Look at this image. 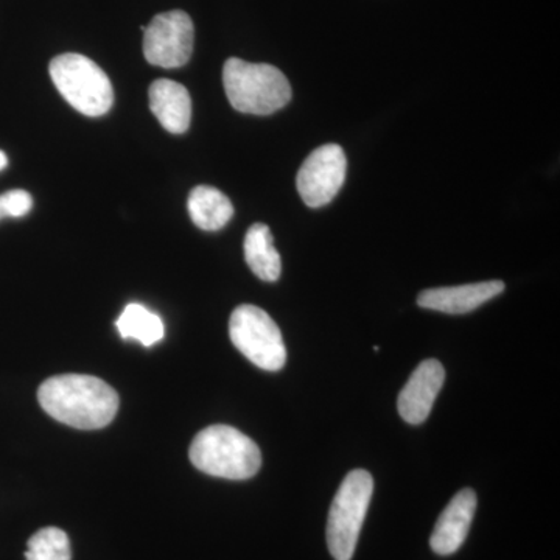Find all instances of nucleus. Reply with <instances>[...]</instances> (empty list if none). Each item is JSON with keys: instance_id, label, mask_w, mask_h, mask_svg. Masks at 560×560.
I'll return each mask as SVG.
<instances>
[{"instance_id": "nucleus-1", "label": "nucleus", "mask_w": 560, "mask_h": 560, "mask_svg": "<svg viewBox=\"0 0 560 560\" xmlns=\"http://www.w3.org/2000/svg\"><path fill=\"white\" fill-rule=\"evenodd\" d=\"M38 400L51 418L79 430L103 429L119 410V396L113 386L83 374L49 378L39 386Z\"/></svg>"}, {"instance_id": "nucleus-2", "label": "nucleus", "mask_w": 560, "mask_h": 560, "mask_svg": "<svg viewBox=\"0 0 560 560\" xmlns=\"http://www.w3.org/2000/svg\"><path fill=\"white\" fill-rule=\"evenodd\" d=\"M189 458L198 470L226 480H248L261 467L259 445L230 425H212L191 442Z\"/></svg>"}, {"instance_id": "nucleus-3", "label": "nucleus", "mask_w": 560, "mask_h": 560, "mask_svg": "<svg viewBox=\"0 0 560 560\" xmlns=\"http://www.w3.org/2000/svg\"><path fill=\"white\" fill-rule=\"evenodd\" d=\"M223 84L231 105L254 116H268L291 101L290 81L271 65L230 58L224 62Z\"/></svg>"}, {"instance_id": "nucleus-4", "label": "nucleus", "mask_w": 560, "mask_h": 560, "mask_svg": "<svg viewBox=\"0 0 560 560\" xmlns=\"http://www.w3.org/2000/svg\"><path fill=\"white\" fill-rule=\"evenodd\" d=\"M374 493L370 471L352 470L342 480L327 521V547L335 560H350Z\"/></svg>"}, {"instance_id": "nucleus-5", "label": "nucleus", "mask_w": 560, "mask_h": 560, "mask_svg": "<svg viewBox=\"0 0 560 560\" xmlns=\"http://www.w3.org/2000/svg\"><path fill=\"white\" fill-rule=\"evenodd\" d=\"M50 77L66 102L84 116H103L113 106L114 91L108 75L83 55L65 54L54 58Z\"/></svg>"}, {"instance_id": "nucleus-6", "label": "nucleus", "mask_w": 560, "mask_h": 560, "mask_svg": "<svg viewBox=\"0 0 560 560\" xmlns=\"http://www.w3.org/2000/svg\"><path fill=\"white\" fill-rule=\"evenodd\" d=\"M231 341L260 370L278 372L285 366L287 349L278 324L256 305H241L230 319Z\"/></svg>"}, {"instance_id": "nucleus-7", "label": "nucleus", "mask_w": 560, "mask_h": 560, "mask_svg": "<svg viewBox=\"0 0 560 560\" xmlns=\"http://www.w3.org/2000/svg\"><path fill=\"white\" fill-rule=\"evenodd\" d=\"M143 31V55L153 66L176 69L190 60L194 51V22L180 10L158 14Z\"/></svg>"}, {"instance_id": "nucleus-8", "label": "nucleus", "mask_w": 560, "mask_h": 560, "mask_svg": "<svg viewBox=\"0 0 560 560\" xmlns=\"http://www.w3.org/2000/svg\"><path fill=\"white\" fill-rule=\"evenodd\" d=\"M348 171L345 150L337 143H327L313 151L298 173V191L308 208L329 205L341 190Z\"/></svg>"}, {"instance_id": "nucleus-9", "label": "nucleus", "mask_w": 560, "mask_h": 560, "mask_svg": "<svg viewBox=\"0 0 560 560\" xmlns=\"http://www.w3.org/2000/svg\"><path fill=\"white\" fill-rule=\"evenodd\" d=\"M444 382L445 370L440 361L433 359L422 361L400 390L397 408L401 419L411 425L425 422Z\"/></svg>"}, {"instance_id": "nucleus-10", "label": "nucleus", "mask_w": 560, "mask_h": 560, "mask_svg": "<svg viewBox=\"0 0 560 560\" xmlns=\"http://www.w3.org/2000/svg\"><path fill=\"white\" fill-rule=\"evenodd\" d=\"M477 511V493L463 489L453 497L442 511L430 537L431 550L440 556H451L459 550L469 534L471 521Z\"/></svg>"}, {"instance_id": "nucleus-11", "label": "nucleus", "mask_w": 560, "mask_h": 560, "mask_svg": "<svg viewBox=\"0 0 560 560\" xmlns=\"http://www.w3.org/2000/svg\"><path fill=\"white\" fill-rule=\"evenodd\" d=\"M506 285L501 280H488V282L467 283L459 287H442L422 291L418 298V304L422 308L448 313V315H464L474 312L475 308L486 304L503 293Z\"/></svg>"}, {"instance_id": "nucleus-12", "label": "nucleus", "mask_w": 560, "mask_h": 560, "mask_svg": "<svg viewBox=\"0 0 560 560\" xmlns=\"http://www.w3.org/2000/svg\"><path fill=\"white\" fill-rule=\"evenodd\" d=\"M150 108L162 127L172 135H184L190 127L189 91L172 80H158L150 86Z\"/></svg>"}, {"instance_id": "nucleus-13", "label": "nucleus", "mask_w": 560, "mask_h": 560, "mask_svg": "<svg viewBox=\"0 0 560 560\" xmlns=\"http://www.w3.org/2000/svg\"><path fill=\"white\" fill-rule=\"evenodd\" d=\"M189 215L202 231H220L234 215V206L223 191L210 186H198L190 191Z\"/></svg>"}, {"instance_id": "nucleus-14", "label": "nucleus", "mask_w": 560, "mask_h": 560, "mask_svg": "<svg viewBox=\"0 0 560 560\" xmlns=\"http://www.w3.org/2000/svg\"><path fill=\"white\" fill-rule=\"evenodd\" d=\"M245 259L250 271L265 282H276L280 278L282 260L267 224H253L246 232Z\"/></svg>"}, {"instance_id": "nucleus-15", "label": "nucleus", "mask_w": 560, "mask_h": 560, "mask_svg": "<svg viewBox=\"0 0 560 560\" xmlns=\"http://www.w3.org/2000/svg\"><path fill=\"white\" fill-rule=\"evenodd\" d=\"M116 324L124 340H136L147 348L160 342L165 334L160 316L140 304L127 305Z\"/></svg>"}, {"instance_id": "nucleus-16", "label": "nucleus", "mask_w": 560, "mask_h": 560, "mask_svg": "<svg viewBox=\"0 0 560 560\" xmlns=\"http://www.w3.org/2000/svg\"><path fill=\"white\" fill-rule=\"evenodd\" d=\"M27 560H70L72 551H70V541L65 530L54 528H44L33 534L28 540L27 551H25Z\"/></svg>"}, {"instance_id": "nucleus-17", "label": "nucleus", "mask_w": 560, "mask_h": 560, "mask_svg": "<svg viewBox=\"0 0 560 560\" xmlns=\"http://www.w3.org/2000/svg\"><path fill=\"white\" fill-rule=\"evenodd\" d=\"M32 206V195L28 191L16 189L0 195V210L3 217L20 219L31 212Z\"/></svg>"}, {"instance_id": "nucleus-18", "label": "nucleus", "mask_w": 560, "mask_h": 560, "mask_svg": "<svg viewBox=\"0 0 560 560\" xmlns=\"http://www.w3.org/2000/svg\"><path fill=\"white\" fill-rule=\"evenodd\" d=\"M9 165V158H7V154L3 153L2 150H0V171H3V168Z\"/></svg>"}, {"instance_id": "nucleus-19", "label": "nucleus", "mask_w": 560, "mask_h": 560, "mask_svg": "<svg viewBox=\"0 0 560 560\" xmlns=\"http://www.w3.org/2000/svg\"><path fill=\"white\" fill-rule=\"evenodd\" d=\"M3 219V213H2V210H0V220Z\"/></svg>"}]
</instances>
